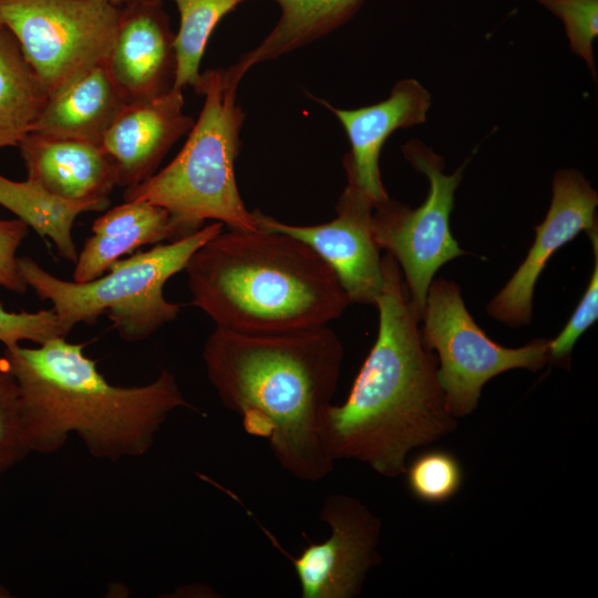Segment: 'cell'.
<instances>
[{
  "label": "cell",
  "instance_id": "f546056e",
  "mask_svg": "<svg viewBox=\"0 0 598 598\" xmlns=\"http://www.w3.org/2000/svg\"><path fill=\"white\" fill-rule=\"evenodd\" d=\"M11 597V592L2 585H0V598Z\"/></svg>",
  "mask_w": 598,
  "mask_h": 598
},
{
  "label": "cell",
  "instance_id": "4316f807",
  "mask_svg": "<svg viewBox=\"0 0 598 598\" xmlns=\"http://www.w3.org/2000/svg\"><path fill=\"white\" fill-rule=\"evenodd\" d=\"M55 338H66L53 308L37 312L8 311L0 299V342L4 348L31 341L42 344Z\"/></svg>",
  "mask_w": 598,
  "mask_h": 598
},
{
  "label": "cell",
  "instance_id": "4fadbf2b",
  "mask_svg": "<svg viewBox=\"0 0 598 598\" xmlns=\"http://www.w3.org/2000/svg\"><path fill=\"white\" fill-rule=\"evenodd\" d=\"M342 124L350 152L343 158L347 182L354 184L374 205L390 199L381 178L379 159L390 135L426 122L432 99L415 79L394 84L388 99L359 109L343 110L320 101Z\"/></svg>",
  "mask_w": 598,
  "mask_h": 598
},
{
  "label": "cell",
  "instance_id": "4dcf8cb0",
  "mask_svg": "<svg viewBox=\"0 0 598 598\" xmlns=\"http://www.w3.org/2000/svg\"><path fill=\"white\" fill-rule=\"evenodd\" d=\"M128 1V0H127ZM138 1H150V2H157V3H162L163 0H138ZM126 3V2H125Z\"/></svg>",
  "mask_w": 598,
  "mask_h": 598
},
{
  "label": "cell",
  "instance_id": "30bf717a",
  "mask_svg": "<svg viewBox=\"0 0 598 598\" xmlns=\"http://www.w3.org/2000/svg\"><path fill=\"white\" fill-rule=\"evenodd\" d=\"M319 518L330 527L320 543H309L290 557L302 598H355L368 573L380 565L382 523L359 498L328 495Z\"/></svg>",
  "mask_w": 598,
  "mask_h": 598
},
{
  "label": "cell",
  "instance_id": "d6986e66",
  "mask_svg": "<svg viewBox=\"0 0 598 598\" xmlns=\"http://www.w3.org/2000/svg\"><path fill=\"white\" fill-rule=\"evenodd\" d=\"M272 1L280 8L276 25L256 48L230 66L239 80L254 65L277 59L329 34L351 19L364 2V0Z\"/></svg>",
  "mask_w": 598,
  "mask_h": 598
},
{
  "label": "cell",
  "instance_id": "2e32d148",
  "mask_svg": "<svg viewBox=\"0 0 598 598\" xmlns=\"http://www.w3.org/2000/svg\"><path fill=\"white\" fill-rule=\"evenodd\" d=\"M18 147L27 179L62 198L99 200L117 186L115 166L100 145L29 133Z\"/></svg>",
  "mask_w": 598,
  "mask_h": 598
},
{
  "label": "cell",
  "instance_id": "f1b7e54d",
  "mask_svg": "<svg viewBox=\"0 0 598 598\" xmlns=\"http://www.w3.org/2000/svg\"><path fill=\"white\" fill-rule=\"evenodd\" d=\"M97 1H104V2H107V3H111L113 6L121 8L123 4H125L127 0H97Z\"/></svg>",
  "mask_w": 598,
  "mask_h": 598
},
{
  "label": "cell",
  "instance_id": "ac0fdd59",
  "mask_svg": "<svg viewBox=\"0 0 598 598\" xmlns=\"http://www.w3.org/2000/svg\"><path fill=\"white\" fill-rule=\"evenodd\" d=\"M126 103L104 61L49 96L31 133L101 146L104 134Z\"/></svg>",
  "mask_w": 598,
  "mask_h": 598
},
{
  "label": "cell",
  "instance_id": "ba28073f",
  "mask_svg": "<svg viewBox=\"0 0 598 598\" xmlns=\"http://www.w3.org/2000/svg\"><path fill=\"white\" fill-rule=\"evenodd\" d=\"M120 14L121 8L97 0H0V24L49 96L107 60Z\"/></svg>",
  "mask_w": 598,
  "mask_h": 598
},
{
  "label": "cell",
  "instance_id": "9a60e30c",
  "mask_svg": "<svg viewBox=\"0 0 598 598\" xmlns=\"http://www.w3.org/2000/svg\"><path fill=\"white\" fill-rule=\"evenodd\" d=\"M175 33L162 3L128 0L121 7L106 64L127 102L163 94L176 75Z\"/></svg>",
  "mask_w": 598,
  "mask_h": 598
},
{
  "label": "cell",
  "instance_id": "277c9868",
  "mask_svg": "<svg viewBox=\"0 0 598 598\" xmlns=\"http://www.w3.org/2000/svg\"><path fill=\"white\" fill-rule=\"evenodd\" d=\"M184 271L192 305L216 327L244 333L327 326L351 303L319 255L278 231L223 230L192 255Z\"/></svg>",
  "mask_w": 598,
  "mask_h": 598
},
{
  "label": "cell",
  "instance_id": "8992f818",
  "mask_svg": "<svg viewBox=\"0 0 598 598\" xmlns=\"http://www.w3.org/2000/svg\"><path fill=\"white\" fill-rule=\"evenodd\" d=\"M223 227L214 221L186 237L156 244L114 261L87 282L60 279L29 257H19L18 264L28 287L52 303L65 337L78 323L93 324L104 313L123 340L138 342L176 319L181 305L166 300L164 286Z\"/></svg>",
  "mask_w": 598,
  "mask_h": 598
},
{
  "label": "cell",
  "instance_id": "ffe728a7",
  "mask_svg": "<svg viewBox=\"0 0 598 598\" xmlns=\"http://www.w3.org/2000/svg\"><path fill=\"white\" fill-rule=\"evenodd\" d=\"M0 205L31 227L40 237H49L59 255L75 262L76 246L72 228L76 217L87 212H101L110 199L75 202L52 194L39 184L17 182L0 175Z\"/></svg>",
  "mask_w": 598,
  "mask_h": 598
},
{
  "label": "cell",
  "instance_id": "484cf974",
  "mask_svg": "<svg viewBox=\"0 0 598 598\" xmlns=\"http://www.w3.org/2000/svg\"><path fill=\"white\" fill-rule=\"evenodd\" d=\"M587 235L591 240L595 257L591 277L570 319L559 334L549 340V362L559 365H567L577 340L598 318V226Z\"/></svg>",
  "mask_w": 598,
  "mask_h": 598
},
{
  "label": "cell",
  "instance_id": "5b68a950",
  "mask_svg": "<svg viewBox=\"0 0 598 598\" xmlns=\"http://www.w3.org/2000/svg\"><path fill=\"white\" fill-rule=\"evenodd\" d=\"M239 82L230 68L200 74L194 89L204 95V104L184 146L162 171L125 188L124 200L162 206L192 233L207 219L220 221L228 229H259L254 212L240 197L235 176L245 121L237 103Z\"/></svg>",
  "mask_w": 598,
  "mask_h": 598
},
{
  "label": "cell",
  "instance_id": "7a4b0ae2",
  "mask_svg": "<svg viewBox=\"0 0 598 598\" xmlns=\"http://www.w3.org/2000/svg\"><path fill=\"white\" fill-rule=\"evenodd\" d=\"M382 270L377 339L346 401L327 408L322 440L334 463L354 460L393 478L404 474L412 450L453 433L457 419L446 408L439 361L422 341L402 271L388 252Z\"/></svg>",
  "mask_w": 598,
  "mask_h": 598
},
{
  "label": "cell",
  "instance_id": "3957f363",
  "mask_svg": "<svg viewBox=\"0 0 598 598\" xmlns=\"http://www.w3.org/2000/svg\"><path fill=\"white\" fill-rule=\"evenodd\" d=\"M84 348L65 338L4 348L1 357L19 386L30 452L54 453L76 434L95 458L138 457L173 411L194 409L171 371L163 369L147 384L114 385Z\"/></svg>",
  "mask_w": 598,
  "mask_h": 598
},
{
  "label": "cell",
  "instance_id": "44dd1931",
  "mask_svg": "<svg viewBox=\"0 0 598 598\" xmlns=\"http://www.w3.org/2000/svg\"><path fill=\"white\" fill-rule=\"evenodd\" d=\"M48 97L19 42L0 24V148L18 146L31 133Z\"/></svg>",
  "mask_w": 598,
  "mask_h": 598
},
{
  "label": "cell",
  "instance_id": "cb8c5ba5",
  "mask_svg": "<svg viewBox=\"0 0 598 598\" xmlns=\"http://www.w3.org/2000/svg\"><path fill=\"white\" fill-rule=\"evenodd\" d=\"M31 453L23 433L17 380L0 357V474Z\"/></svg>",
  "mask_w": 598,
  "mask_h": 598
},
{
  "label": "cell",
  "instance_id": "603a6c76",
  "mask_svg": "<svg viewBox=\"0 0 598 598\" xmlns=\"http://www.w3.org/2000/svg\"><path fill=\"white\" fill-rule=\"evenodd\" d=\"M404 474L411 493L431 504L452 498L463 482L461 463L452 453L443 450L421 454L406 465Z\"/></svg>",
  "mask_w": 598,
  "mask_h": 598
},
{
  "label": "cell",
  "instance_id": "52a82bcc",
  "mask_svg": "<svg viewBox=\"0 0 598 598\" xmlns=\"http://www.w3.org/2000/svg\"><path fill=\"white\" fill-rule=\"evenodd\" d=\"M422 341L437 353V378L448 412L461 419L477 408L492 378L513 369L540 370L549 362V340L519 348L493 341L467 311L458 285L445 278L431 282L422 312Z\"/></svg>",
  "mask_w": 598,
  "mask_h": 598
},
{
  "label": "cell",
  "instance_id": "d4e9b609",
  "mask_svg": "<svg viewBox=\"0 0 598 598\" xmlns=\"http://www.w3.org/2000/svg\"><path fill=\"white\" fill-rule=\"evenodd\" d=\"M535 1L563 21L570 50L585 61L596 80L592 43L598 35V0Z\"/></svg>",
  "mask_w": 598,
  "mask_h": 598
},
{
  "label": "cell",
  "instance_id": "7c38bea8",
  "mask_svg": "<svg viewBox=\"0 0 598 598\" xmlns=\"http://www.w3.org/2000/svg\"><path fill=\"white\" fill-rule=\"evenodd\" d=\"M551 190L548 212L535 228L525 259L486 307L489 317L511 328L529 324L535 285L550 257L579 233L597 226L598 194L579 171H557Z\"/></svg>",
  "mask_w": 598,
  "mask_h": 598
},
{
  "label": "cell",
  "instance_id": "7402d4cb",
  "mask_svg": "<svg viewBox=\"0 0 598 598\" xmlns=\"http://www.w3.org/2000/svg\"><path fill=\"white\" fill-rule=\"evenodd\" d=\"M179 12L175 33L176 75L174 86L195 87L207 42L221 18L243 0H173Z\"/></svg>",
  "mask_w": 598,
  "mask_h": 598
},
{
  "label": "cell",
  "instance_id": "9c48e42d",
  "mask_svg": "<svg viewBox=\"0 0 598 598\" xmlns=\"http://www.w3.org/2000/svg\"><path fill=\"white\" fill-rule=\"evenodd\" d=\"M402 153L413 168L429 179L427 197L414 209L392 199L377 206L372 214V233L379 248L399 265L421 318L436 271L466 254L450 228L454 195L465 164L446 174L444 158L417 140L404 144Z\"/></svg>",
  "mask_w": 598,
  "mask_h": 598
},
{
  "label": "cell",
  "instance_id": "8fae6325",
  "mask_svg": "<svg viewBox=\"0 0 598 598\" xmlns=\"http://www.w3.org/2000/svg\"><path fill=\"white\" fill-rule=\"evenodd\" d=\"M373 203L347 182L331 221L297 226L255 210L260 229L290 235L307 244L336 272L351 303L373 305L383 287L382 257L372 233Z\"/></svg>",
  "mask_w": 598,
  "mask_h": 598
},
{
  "label": "cell",
  "instance_id": "5bb4252c",
  "mask_svg": "<svg viewBox=\"0 0 598 598\" xmlns=\"http://www.w3.org/2000/svg\"><path fill=\"white\" fill-rule=\"evenodd\" d=\"M183 90L127 102L101 143L117 173V186L130 188L148 179L171 147L195 120L185 114Z\"/></svg>",
  "mask_w": 598,
  "mask_h": 598
},
{
  "label": "cell",
  "instance_id": "6da1fadb",
  "mask_svg": "<svg viewBox=\"0 0 598 598\" xmlns=\"http://www.w3.org/2000/svg\"><path fill=\"white\" fill-rule=\"evenodd\" d=\"M344 350L327 326L278 333L216 327L202 358L221 404L244 430L268 441L280 467L317 483L333 470L322 420L337 391Z\"/></svg>",
  "mask_w": 598,
  "mask_h": 598
},
{
  "label": "cell",
  "instance_id": "e0dca14e",
  "mask_svg": "<svg viewBox=\"0 0 598 598\" xmlns=\"http://www.w3.org/2000/svg\"><path fill=\"white\" fill-rule=\"evenodd\" d=\"M91 230L75 260V282L102 276L114 261L138 247L193 234L166 208L146 200H125L109 209L95 219Z\"/></svg>",
  "mask_w": 598,
  "mask_h": 598
},
{
  "label": "cell",
  "instance_id": "83f0119b",
  "mask_svg": "<svg viewBox=\"0 0 598 598\" xmlns=\"http://www.w3.org/2000/svg\"><path fill=\"white\" fill-rule=\"evenodd\" d=\"M28 226L20 219H0V286L16 293H24V281L17 251L28 234Z\"/></svg>",
  "mask_w": 598,
  "mask_h": 598
}]
</instances>
